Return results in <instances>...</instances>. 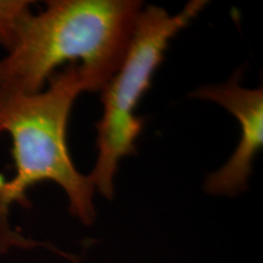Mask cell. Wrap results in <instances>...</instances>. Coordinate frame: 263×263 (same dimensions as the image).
Returning a JSON list of instances; mask_svg holds the SVG:
<instances>
[{
  "label": "cell",
  "instance_id": "obj_1",
  "mask_svg": "<svg viewBox=\"0 0 263 263\" xmlns=\"http://www.w3.org/2000/svg\"><path fill=\"white\" fill-rule=\"evenodd\" d=\"M141 9L137 0L47 2L0 61V100L41 93L62 64H77L87 91H101L122 64Z\"/></svg>",
  "mask_w": 263,
  "mask_h": 263
},
{
  "label": "cell",
  "instance_id": "obj_2",
  "mask_svg": "<svg viewBox=\"0 0 263 263\" xmlns=\"http://www.w3.org/2000/svg\"><path fill=\"white\" fill-rule=\"evenodd\" d=\"M48 89L27 97L0 100V133L12 138L15 177L0 176V246L24 244L10 232L8 213L17 202L28 206L26 192L42 182L59 184L67 194L72 213L90 221L95 189L89 177L78 172L67 146L71 108L87 85L77 64L66 66L48 80Z\"/></svg>",
  "mask_w": 263,
  "mask_h": 263
},
{
  "label": "cell",
  "instance_id": "obj_3",
  "mask_svg": "<svg viewBox=\"0 0 263 263\" xmlns=\"http://www.w3.org/2000/svg\"><path fill=\"white\" fill-rule=\"evenodd\" d=\"M207 4L205 0H192L174 15L155 5L141 9L122 64L101 90L103 116L97 123L98 157L88 177L95 192L106 199L114 196L120 160L136 154V141L144 127L143 118L136 116L137 106L150 88L171 39Z\"/></svg>",
  "mask_w": 263,
  "mask_h": 263
},
{
  "label": "cell",
  "instance_id": "obj_4",
  "mask_svg": "<svg viewBox=\"0 0 263 263\" xmlns=\"http://www.w3.org/2000/svg\"><path fill=\"white\" fill-rule=\"evenodd\" d=\"M241 70L224 83L200 87L190 97L217 103L238 120L240 141L230 159L219 170L206 177V193L213 195H238L248 190L252 163L263 145V90L248 89L240 84Z\"/></svg>",
  "mask_w": 263,
  "mask_h": 263
},
{
  "label": "cell",
  "instance_id": "obj_5",
  "mask_svg": "<svg viewBox=\"0 0 263 263\" xmlns=\"http://www.w3.org/2000/svg\"><path fill=\"white\" fill-rule=\"evenodd\" d=\"M29 2H0V44L10 51L14 48L20 28L28 17Z\"/></svg>",
  "mask_w": 263,
  "mask_h": 263
}]
</instances>
